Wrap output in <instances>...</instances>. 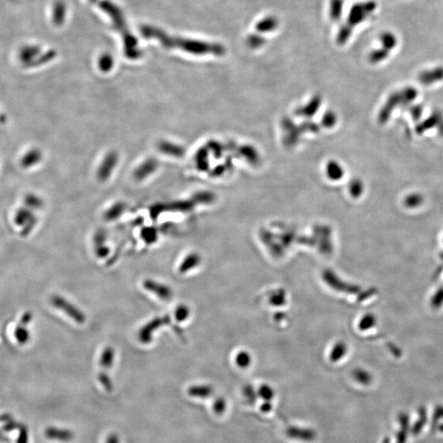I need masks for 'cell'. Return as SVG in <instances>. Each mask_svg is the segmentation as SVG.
<instances>
[{
    "mask_svg": "<svg viewBox=\"0 0 443 443\" xmlns=\"http://www.w3.org/2000/svg\"><path fill=\"white\" fill-rule=\"evenodd\" d=\"M140 31L142 35L146 38H155L163 44L165 47L177 48L182 49L185 51L191 52L193 54H221L224 53L223 46L215 44L206 43V42L192 40V39H182V38L171 37L166 35L163 31L157 28L151 27H143Z\"/></svg>",
    "mask_w": 443,
    "mask_h": 443,
    "instance_id": "obj_1",
    "label": "cell"
},
{
    "mask_svg": "<svg viewBox=\"0 0 443 443\" xmlns=\"http://www.w3.org/2000/svg\"><path fill=\"white\" fill-rule=\"evenodd\" d=\"M418 95V90L413 87H405L391 94L380 110L378 122L381 124L387 123L396 108L410 104L416 99Z\"/></svg>",
    "mask_w": 443,
    "mask_h": 443,
    "instance_id": "obj_2",
    "label": "cell"
},
{
    "mask_svg": "<svg viewBox=\"0 0 443 443\" xmlns=\"http://www.w3.org/2000/svg\"><path fill=\"white\" fill-rule=\"evenodd\" d=\"M52 303L54 304L55 307L58 308L64 313H67L71 319L76 321L77 324H84L85 321H86L84 313L62 297H58V296L53 297Z\"/></svg>",
    "mask_w": 443,
    "mask_h": 443,
    "instance_id": "obj_3",
    "label": "cell"
},
{
    "mask_svg": "<svg viewBox=\"0 0 443 443\" xmlns=\"http://www.w3.org/2000/svg\"><path fill=\"white\" fill-rule=\"evenodd\" d=\"M442 122L443 115L441 112H433V114H431L426 119L424 120L415 126V133L420 136L433 128H438Z\"/></svg>",
    "mask_w": 443,
    "mask_h": 443,
    "instance_id": "obj_4",
    "label": "cell"
},
{
    "mask_svg": "<svg viewBox=\"0 0 443 443\" xmlns=\"http://www.w3.org/2000/svg\"><path fill=\"white\" fill-rule=\"evenodd\" d=\"M167 322H170V318L168 316L164 317L163 319L157 318L155 320L151 321V323L147 324L142 329L140 330V333H139L140 342H143V343L151 342L153 332L155 331L157 328H159L164 324H167Z\"/></svg>",
    "mask_w": 443,
    "mask_h": 443,
    "instance_id": "obj_5",
    "label": "cell"
},
{
    "mask_svg": "<svg viewBox=\"0 0 443 443\" xmlns=\"http://www.w3.org/2000/svg\"><path fill=\"white\" fill-rule=\"evenodd\" d=\"M144 288L154 293L160 299L168 301L173 297L171 289L163 284H160L152 280H145L144 283Z\"/></svg>",
    "mask_w": 443,
    "mask_h": 443,
    "instance_id": "obj_6",
    "label": "cell"
},
{
    "mask_svg": "<svg viewBox=\"0 0 443 443\" xmlns=\"http://www.w3.org/2000/svg\"><path fill=\"white\" fill-rule=\"evenodd\" d=\"M418 80L421 84L425 85L427 87L441 81L443 80L442 67H437L433 69L424 71L418 75Z\"/></svg>",
    "mask_w": 443,
    "mask_h": 443,
    "instance_id": "obj_7",
    "label": "cell"
},
{
    "mask_svg": "<svg viewBox=\"0 0 443 443\" xmlns=\"http://www.w3.org/2000/svg\"><path fill=\"white\" fill-rule=\"evenodd\" d=\"M287 435L293 439H298L300 441H312L315 439L316 433L309 429L291 427L287 430Z\"/></svg>",
    "mask_w": 443,
    "mask_h": 443,
    "instance_id": "obj_8",
    "label": "cell"
},
{
    "mask_svg": "<svg viewBox=\"0 0 443 443\" xmlns=\"http://www.w3.org/2000/svg\"><path fill=\"white\" fill-rule=\"evenodd\" d=\"M425 203V196L419 192H413L407 195L404 199V205L407 208H417Z\"/></svg>",
    "mask_w": 443,
    "mask_h": 443,
    "instance_id": "obj_9",
    "label": "cell"
},
{
    "mask_svg": "<svg viewBox=\"0 0 443 443\" xmlns=\"http://www.w3.org/2000/svg\"><path fill=\"white\" fill-rule=\"evenodd\" d=\"M114 350L112 347H107L106 350H103L100 356V365L103 368L111 367L112 365L114 364Z\"/></svg>",
    "mask_w": 443,
    "mask_h": 443,
    "instance_id": "obj_10",
    "label": "cell"
},
{
    "mask_svg": "<svg viewBox=\"0 0 443 443\" xmlns=\"http://www.w3.org/2000/svg\"><path fill=\"white\" fill-rule=\"evenodd\" d=\"M381 40L384 49L388 50V51L392 50L396 45V37L392 33H389V32H387V33L382 35Z\"/></svg>",
    "mask_w": 443,
    "mask_h": 443,
    "instance_id": "obj_11",
    "label": "cell"
},
{
    "mask_svg": "<svg viewBox=\"0 0 443 443\" xmlns=\"http://www.w3.org/2000/svg\"><path fill=\"white\" fill-rule=\"evenodd\" d=\"M197 262L198 261L196 260V257L195 256L186 258V260H184L182 265H180L179 272H182V273L187 272L188 270H190L191 268L197 265L198 264Z\"/></svg>",
    "mask_w": 443,
    "mask_h": 443,
    "instance_id": "obj_12",
    "label": "cell"
},
{
    "mask_svg": "<svg viewBox=\"0 0 443 443\" xmlns=\"http://www.w3.org/2000/svg\"><path fill=\"white\" fill-rule=\"evenodd\" d=\"M188 316H189V309H188V308H186V306H183V305H181V306L177 308L175 312L176 320L177 321H184V320L187 319Z\"/></svg>",
    "mask_w": 443,
    "mask_h": 443,
    "instance_id": "obj_13",
    "label": "cell"
},
{
    "mask_svg": "<svg viewBox=\"0 0 443 443\" xmlns=\"http://www.w3.org/2000/svg\"><path fill=\"white\" fill-rule=\"evenodd\" d=\"M423 110H424V107L421 104H414V106L410 108V114H411V117H412L414 121H418L420 119L423 114Z\"/></svg>",
    "mask_w": 443,
    "mask_h": 443,
    "instance_id": "obj_14",
    "label": "cell"
},
{
    "mask_svg": "<svg viewBox=\"0 0 443 443\" xmlns=\"http://www.w3.org/2000/svg\"><path fill=\"white\" fill-rule=\"evenodd\" d=\"M27 432L25 429H23L21 431V433L19 435L17 443H27Z\"/></svg>",
    "mask_w": 443,
    "mask_h": 443,
    "instance_id": "obj_15",
    "label": "cell"
}]
</instances>
